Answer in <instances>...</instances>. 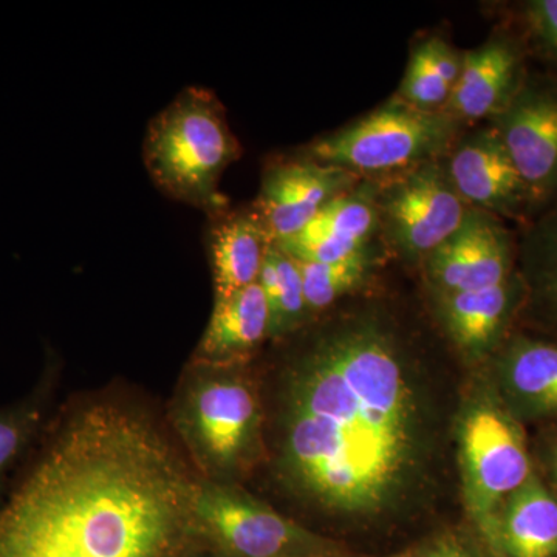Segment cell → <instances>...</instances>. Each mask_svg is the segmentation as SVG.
I'll return each instance as SVG.
<instances>
[{
	"label": "cell",
	"mask_w": 557,
	"mask_h": 557,
	"mask_svg": "<svg viewBox=\"0 0 557 557\" xmlns=\"http://www.w3.org/2000/svg\"><path fill=\"white\" fill-rule=\"evenodd\" d=\"M270 338V311L259 284L215 299L214 310L200 341V358L225 362L245 357Z\"/></svg>",
	"instance_id": "d6986e66"
},
{
	"label": "cell",
	"mask_w": 557,
	"mask_h": 557,
	"mask_svg": "<svg viewBox=\"0 0 557 557\" xmlns=\"http://www.w3.org/2000/svg\"><path fill=\"white\" fill-rule=\"evenodd\" d=\"M487 124L525 185L531 222L557 200V76L531 69L507 108Z\"/></svg>",
	"instance_id": "52a82bcc"
},
{
	"label": "cell",
	"mask_w": 557,
	"mask_h": 557,
	"mask_svg": "<svg viewBox=\"0 0 557 557\" xmlns=\"http://www.w3.org/2000/svg\"><path fill=\"white\" fill-rule=\"evenodd\" d=\"M530 60L520 33L512 25H502L478 49L463 53L460 78L445 112L465 126L483 120L490 123L522 87Z\"/></svg>",
	"instance_id": "4fadbf2b"
},
{
	"label": "cell",
	"mask_w": 557,
	"mask_h": 557,
	"mask_svg": "<svg viewBox=\"0 0 557 557\" xmlns=\"http://www.w3.org/2000/svg\"><path fill=\"white\" fill-rule=\"evenodd\" d=\"M361 177L310 157H288L265 168L258 199L251 205L274 244L302 230L329 201L354 189Z\"/></svg>",
	"instance_id": "8fae6325"
},
{
	"label": "cell",
	"mask_w": 557,
	"mask_h": 557,
	"mask_svg": "<svg viewBox=\"0 0 557 557\" xmlns=\"http://www.w3.org/2000/svg\"><path fill=\"white\" fill-rule=\"evenodd\" d=\"M376 245L333 263L298 262L309 317L330 309L369 281L380 262Z\"/></svg>",
	"instance_id": "ffe728a7"
},
{
	"label": "cell",
	"mask_w": 557,
	"mask_h": 557,
	"mask_svg": "<svg viewBox=\"0 0 557 557\" xmlns=\"http://www.w3.org/2000/svg\"><path fill=\"white\" fill-rule=\"evenodd\" d=\"M183 417L200 460L214 471H228L237 467L255 438L258 401L240 381L208 380L190 392Z\"/></svg>",
	"instance_id": "30bf717a"
},
{
	"label": "cell",
	"mask_w": 557,
	"mask_h": 557,
	"mask_svg": "<svg viewBox=\"0 0 557 557\" xmlns=\"http://www.w3.org/2000/svg\"><path fill=\"white\" fill-rule=\"evenodd\" d=\"M519 271L527 288L557 284V200L518 234Z\"/></svg>",
	"instance_id": "44dd1931"
},
{
	"label": "cell",
	"mask_w": 557,
	"mask_h": 557,
	"mask_svg": "<svg viewBox=\"0 0 557 557\" xmlns=\"http://www.w3.org/2000/svg\"><path fill=\"white\" fill-rule=\"evenodd\" d=\"M491 361L493 384L518 420L557 423V338L518 327Z\"/></svg>",
	"instance_id": "5bb4252c"
},
{
	"label": "cell",
	"mask_w": 557,
	"mask_h": 557,
	"mask_svg": "<svg viewBox=\"0 0 557 557\" xmlns=\"http://www.w3.org/2000/svg\"><path fill=\"white\" fill-rule=\"evenodd\" d=\"M453 89L440 75L431 53H429L426 40L418 44L409 58L405 78L399 86L397 98L408 102L409 106L429 112H440L448 104Z\"/></svg>",
	"instance_id": "d4e9b609"
},
{
	"label": "cell",
	"mask_w": 557,
	"mask_h": 557,
	"mask_svg": "<svg viewBox=\"0 0 557 557\" xmlns=\"http://www.w3.org/2000/svg\"><path fill=\"white\" fill-rule=\"evenodd\" d=\"M509 25L525 40L531 60L557 76V0H528L512 7Z\"/></svg>",
	"instance_id": "603a6c76"
},
{
	"label": "cell",
	"mask_w": 557,
	"mask_h": 557,
	"mask_svg": "<svg viewBox=\"0 0 557 557\" xmlns=\"http://www.w3.org/2000/svg\"><path fill=\"white\" fill-rule=\"evenodd\" d=\"M463 127L445 110L429 112L394 97L343 129L314 139L300 153L361 178L392 177L446 159Z\"/></svg>",
	"instance_id": "277c9868"
},
{
	"label": "cell",
	"mask_w": 557,
	"mask_h": 557,
	"mask_svg": "<svg viewBox=\"0 0 557 557\" xmlns=\"http://www.w3.org/2000/svg\"><path fill=\"white\" fill-rule=\"evenodd\" d=\"M518 233L505 220L469 208L460 228L421 262L432 295L504 284L519 271Z\"/></svg>",
	"instance_id": "ba28073f"
},
{
	"label": "cell",
	"mask_w": 557,
	"mask_h": 557,
	"mask_svg": "<svg viewBox=\"0 0 557 557\" xmlns=\"http://www.w3.org/2000/svg\"><path fill=\"white\" fill-rule=\"evenodd\" d=\"M434 299L443 329L458 350L469 358H491L519 327L527 285L518 271L504 284Z\"/></svg>",
	"instance_id": "2e32d148"
},
{
	"label": "cell",
	"mask_w": 557,
	"mask_h": 557,
	"mask_svg": "<svg viewBox=\"0 0 557 557\" xmlns=\"http://www.w3.org/2000/svg\"><path fill=\"white\" fill-rule=\"evenodd\" d=\"M47 392V384H40L30 397L0 409V487L7 472L27 453L42 429Z\"/></svg>",
	"instance_id": "7402d4cb"
},
{
	"label": "cell",
	"mask_w": 557,
	"mask_h": 557,
	"mask_svg": "<svg viewBox=\"0 0 557 557\" xmlns=\"http://www.w3.org/2000/svg\"><path fill=\"white\" fill-rule=\"evenodd\" d=\"M239 139L214 91L188 87L153 116L146 132V171L170 199L203 211L209 219L226 211L219 185L230 164L240 159Z\"/></svg>",
	"instance_id": "3957f363"
},
{
	"label": "cell",
	"mask_w": 557,
	"mask_h": 557,
	"mask_svg": "<svg viewBox=\"0 0 557 557\" xmlns=\"http://www.w3.org/2000/svg\"><path fill=\"white\" fill-rule=\"evenodd\" d=\"M379 182L366 180L329 201L298 233L276 242L289 258L304 263H333L366 251L381 236Z\"/></svg>",
	"instance_id": "9a60e30c"
},
{
	"label": "cell",
	"mask_w": 557,
	"mask_h": 557,
	"mask_svg": "<svg viewBox=\"0 0 557 557\" xmlns=\"http://www.w3.org/2000/svg\"><path fill=\"white\" fill-rule=\"evenodd\" d=\"M458 457L465 504L486 536L504 502L536 471L525 424L494 384L480 391L461 417Z\"/></svg>",
	"instance_id": "5b68a950"
},
{
	"label": "cell",
	"mask_w": 557,
	"mask_h": 557,
	"mask_svg": "<svg viewBox=\"0 0 557 557\" xmlns=\"http://www.w3.org/2000/svg\"><path fill=\"white\" fill-rule=\"evenodd\" d=\"M534 468L557 498V423L548 424V431L539 440Z\"/></svg>",
	"instance_id": "484cf974"
},
{
	"label": "cell",
	"mask_w": 557,
	"mask_h": 557,
	"mask_svg": "<svg viewBox=\"0 0 557 557\" xmlns=\"http://www.w3.org/2000/svg\"><path fill=\"white\" fill-rule=\"evenodd\" d=\"M277 273L276 306L270 314V338L296 332L309 319L298 262L274 244L271 248Z\"/></svg>",
	"instance_id": "cb8c5ba5"
},
{
	"label": "cell",
	"mask_w": 557,
	"mask_h": 557,
	"mask_svg": "<svg viewBox=\"0 0 557 557\" xmlns=\"http://www.w3.org/2000/svg\"><path fill=\"white\" fill-rule=\"evenodd\" d=\"M485 539L502 557H557V498L537 471L504 502Z\"/></svg>",
	"instance_id": "ac0fdd59"
},
{
	"label": "cell",
	"mask_w": 557,
	"mask_h": 557,
	"mask_svg": "<svg viewBox=\"0 0 557 557\" xmlns=\"http://www.w3.org/2000/svg\"><path fill=\"white\" fill-rule=\"evenodd\" d=\"M412 557H478L471 555L468 549L460 547V545L454 544V542H438V544L432 545L418 555Z\"/></svg>",
	"instance_id": "4316f807"
},
{
	"label": "cell",
	"mask_w": 557,
	"mask_h": 557,
	"mask_svg": "<svg viewBox=\"0 0 557 557\" xmlns=\"http://www.w3.org/2000/svg\"><path fill=\"white\" fill-rule=\"evenodd\" d=\"M458 196L480 209L520 226L530 222V200L504 141L491 124L458 139L445 159Z\"/></svg>",
	"instance_id": "7c38bea8"
},
{
	"label": "cell",
	"mask_w": 557,
	"mask_h": 557,
	"mask_svg": "<svg viewBox=\"0 0 557 557\" xmlns=\"http://www.w3.org/2000/svg\"><path fill=\"white\" fill-rule=\"evenodd\" d=\"M196 522L237 557H304L319 539L267 505L222 486L199 490Z\"/></svg>",
	"instance_id": "9c48e42d"
},
{
	"label": "cell",
	"mask_w": 557,
	"mask_h": 557,
	"mask_svg": "<svg viewBox=\"0 0 557 557\" xmlns=\"http://www.w3.org/2000/svg\"><path fill=\"white\" fill-rule=\"evenodd\" d=\"M304 557H311V556H304ZM392 557H412V555H399V556H392Z\"/></svg>",
	"instance_id": "83f0119b"
},
{
	"label": "cell",
	"mask_w": 557,
	"mask_h": 557,
	"mask_svg": "<svg viewBox=\"0 0 557 557\" xmlns=\"http://www.w3.org/2000/svg\"><path fill=\"white\" fill-rule=\"evenodd\" d=\"M376 207L384 244L408 262H423L448 240L469 209L450 182L445 159L379 182Z\"/></svg>",
	"instance_id": "8992f818"
},
{
	"label": "cell",
	"mask_w": 557,
	"mask_h": 557,
	"mask_svg": "<svg viewBox=\"0 0 557 557\" xmlns=\"http://www.w3.org/2000/svg\"><path fill=\"white\" fill-rule=\"evenodd\" d=\"M199 487L148 418H70L0 500V557H170Z\"/></svg>",
	"instance_id": "7a4b0ae2"
},
{
	"label": "cell",
	"mask_w": 557,
	"mask_h": 557,
	"mask_svg": "<svg viewBox=\"0 0 557 557\" xmlns=\"http://www.w3.org/2000/svg\"><path fill=\"white\" fill-rule=\"evenodd\" d=\"M421 417L394 325L375 311L336 319L289 366L278 471L325 511L376 515L420 468Z\"/></svg>",
	"instance_id": "6da1fadb"
},
{
	"label": "cell",
	"mask_w": 557,
	"mask_h": 557,
	"mask_svg": "<svg viewBox=\"0 0 557 557\" xmlns=\"http://www.w3.org/2000/svg\"><path fill=\"white\" fill-rule=\"evenodd\" d=\"M208 244L214 274L215 299L258 284L274 240L255 208L226 209L209 219Z\"/></svg>",
	"instance_id": "e0dca14e"
}]
</instances>
